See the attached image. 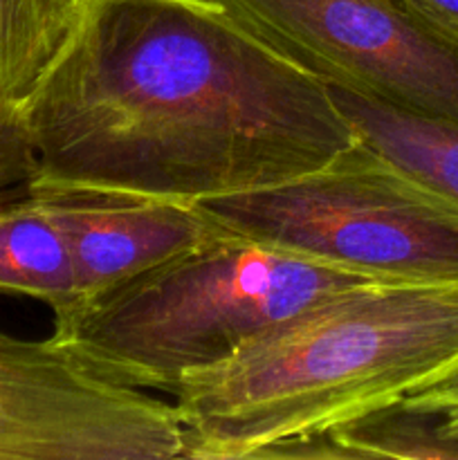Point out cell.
Here are the masks:
<instances>
[{
  "mask_svg": "<svg viewBox=\"0 0 458 460\" xmlns=\"http://www.w3.org/2000/svg\"><path fill=\"white\" fill-rule=\"evenodd\" d=\"M27 193L198 205L259 191L357 142L330 88L220 0H90L21 103Z\"/></svg>",
  "mask_w": 458,
  "mask_h": 460,
  "instance_id": "obj_1",
  "label": "cell"
},
{
  "mask_svg": "<svg viewBox=\"0 0 458 460\" xmlns=\"http://www.w3.org/2000/svg\"><path fill=\"white\" fill-rule=\"evenodd\" d=\"M458 359V283L364 281L330 292L171 395L180 458L250 460L407 398Z\"/></svg>",
  "mask_w": 458,
  "mask_h": 460,
  "instance_id": "obj_2",
  "label": "cell"
},
{
  "mask_svg": "<svg viewBox=\"0 0 458 460\" xmlns=\"http://www.w3.org/2000/svg\"><path fill=\"white\" fill-rule=\"evenodd\" d=\"M364 281L375 279L223 234L84 301L49 337L110 382L173 394L281 319Z\"/></svg>",
  "mask_w": 458,
  "mask_h": 460,
  "instance_id": "obj_3",
  "label": "cell"
},
{
  "mask_svg": "<svg viewBox=\"0 0 458 460\" xmlns=\"http://www.w3.org/2000/svg\"><path fill=\"white\" fill-rule=\"evenodd\" d=\"M196 207L225 234L359 277L458 283V207L359 137L310 173Z\"/></svg>",
  "mask_w": 458,
  "mask_h": 460,
  "instance_id": "obj_4",
  "label": "cell"
},
{
  "mask_svg": "<svg viewBox=\"0 0 458 460\" xmlns=\"http://www.w3.org/2000/svg\"><path fill=\"white\" fill-rule=\"evenodd\" d=\"M330 88L458 121V43L404 0H220Z\"/></svg>",
  "mask_w": 458,
  "mask_h": 460,
  "instance_id": "obj_5",
  "label": "cell"
},
{
  "mask_svg": "<svg viewBox=\"0 0 458 460\" xmlns=\"http://www.w3.org/2000/svg\"><path fill=\"white\" fill-rule=\"evenodd\" d=\"M173 404L117 385L54 337L0 332V460H173Z\"/></svg>",
  "mask_w": 458,
  "mask_h": 460,
  "instance_id": "obj_6",
  "label": "cell"
},
{
  "mask_svg": "<svg viewBox=\"0 0 458 460\" xmlns=\"http://www.w3.org/2000/svg\"><path fill=\"white\" fill-rule=\"evenodd\" d=\"M36 196L48 198L70 241L75 301L66 313L225 234L196 205L97 193Z\"/></svg>",
  "mask_w": 458,
  "mask_h": 460,
  "instance_id": "obj_7",
  "label": "cell"
},
{
  "mask_svg": "<svg viewBox=\"0 0 458 460\" xmlns=\"http://www.w3.org/2000/svg\"><path fill=\"white\" fill-rule=\"evenodd\" d=\"M0 295L30 296L52 314L75 301L70 241L45 196L0 205Z\"/></svg>",
  "mask_w": 458,
  "mask_h": 460,
  "instance_id": "obj_8",
  "label": "cell"
},
{
  "mask_svg": "<svg viewBox=\"0 0 458 460\" xmlns=\"http://www.w3.org/2000/svg\"><path fill=\"white\" fill-rule=\"evenodd\" d=\"M330 93L362 142L458 207V121L400 111L341 88Z\"/></svg>",
  "mask_w": 458,
  "mask_h": 460,
  "instance_id": "obj_9",
  "label": "cell"
},
{
  "mask_svg": "<svg viewBox=\"0 0 458 460\" xmlns=\"http://www.w3.org/2000/svg\"><path fill=\"white\" fill-rule=\"evenodd\" d=\"M90 0H0V99L21 106L79 30Z\"/></svg>",
  "mask_w": 458,
  "mask_h": 460,
  "instance_id": "obj_10",
  "label": "cell"
},
{
  "mask_svg": "<svg viewBox=\"0 0 458 460\" xmlns=\"http://www.w3.org/2000/svg\"><path fill=\"white\" fill-rule=\"evenodd\" d=\"M350 458H454L458 447L440 434L431 411L395 400L330 429Z\"/></svg>",
  "mask_w": 458,
  "mask_h": 460,
  "instance_id": "obj_11",
  "label": "cell"
},
{
  "mask_svg": "<svg viewBox=\"0 0 458 460\" xmlns=\"http://www.w3.org/2000/svg\"><path fill=\"white\" fill-rule=\"evenodd\" d=\"M34 169L36 155L21 106L0 99V191L13 184H27Z\"/></svg>",
  "mask_w": 458,
  "mask_h": 460,
  "instance_id": "obj_12",
  "label": "cell"
},
{
  "mask_svg": "<svg viewBox=\"0 0 458 460\" xmlns=\"http://www.w3.org/2000/svg\"><path fill=\"white\" fill-rule=\"evenodd\" d=\"M407 400L434 413L440 434L458 447V359L422 382Z\"/></svg>",
  "mask_w": 458,
  "mask_h": 460,
  "instance_id": "obj_13",
  "label": "cell"
},
{
  "mask_svg": "<svg viewBox=\"0 0 458 460\" xmlns=\"http://www.w3.org/2000/svg\"><path fill=\"white\" fill-rule=\"evenodd\" d=\"M341 460L350 458L346 449L335 440L332 431H317V434L292 436V438L277 440L268 447L251 454L250 460Z\"/></svg>",
  "mask_w": 458,
  "mask_h": 460,
  "instance_id": "obj_14",
  "label": "cell"
},
{
  "mask_svg": "<svg viewBox=\"0 0 458 460\" xmlns=\"http://www.w3.org/2000/svg\"><path fill=\"white\" fill-rule=\"evenodd\" d=\"M422 21L458 43V0H404Z\"/></svg>",
  "mask_w": 458,
  "mask_h": 460,
  "instance_id": "obj_15",
  "label": "cell"
},
{
  "mask_svg": "<svg viewBox=\"0 0 458 460\" xmlns=\"http://www.w3.org/2000/svg\"><path fill=\"white\" fill-rule=\"evenodd\" d=\"M0 205H3V198H0Z\"/></svg>",
  "mask_w": 458,
  "mask_h": 460,
  "instance_id": "obj_16",
  "label": "cell"
}]
</instances>
